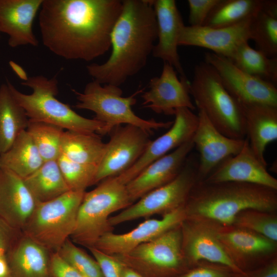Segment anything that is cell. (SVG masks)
I'll return each instance as SVG.
<instances>
[{
  "label": "cell",
  "instance_id": "cell-1",
  "mask_svg": "<svg viewBox=\"0 0 277 277\" xmlns=\"http://www.w3.org/2000/svg\"><path fill=\"white\" fill-rule=\"evenodd\" d=\"M122 6L120 0H43L38 18L43 44L62 58L92 61L111 47Z\"/></svg>",
  "mask_w": 277,
  "mask_h": 277
},
{
  "label": "cell",
  "instance_id": "cell-2",
  "mask_svg": "<svg viewBox=\"0 0 277 277\" xmlns=\"http://www.w3.org/2000/svg\"><path fill=\"white\" fill-rule=\"evenodd\" d=\"M111 35L112 51L104 63L86 67L93 80L117 86L146 66L157 38L152 0H123Z\"/></svg>",
  "mask_w": 277,
  "mask_h": 277
},
{
  "label": "cell",
  "instance_id": "cell-3",
  "mask_svg": "<svg viewBox=\"0 0 277 277\" xmlns=\"http://www.w3.org/2000/svg\"><path fill=\"white\" fill-rule=\"evenodd\" d=\"M276 208L277 190L231 182L210 183L199 181L185 205L186 217L222 226L232 225L236 215L245 210L274 212Z\"/></svg>",
  "mask_w": 277,
  "mask_h": 277
},
{
  "label": "cell",
  "instance_id": "cell-4",
  "mask_svg": "<svg viewBox=\"0 0 277 277\" xmlns=\"http://www.w3.org/2000/svg\"><path fill=\"white\" fill-rule=\"evenodd\" d=\"M6 83L29 120L52 124L67 130L99 135L110 133L105 124L80 115L56 98L58 93L56 76L48 78L37 75L27 77L21 84L31 89L29 94L18 90L7 78Z\"/></svg>",
  "mask_w": 277,
  "mask_h": 277
},
{
  "label": "cell",
  "instance_id": "cell-5",
  "mask_svg": "<svg viewBox=\"0 0 277 277\" xmlns=\"http://www.w3.org/2000/svg\"><path fill=\"white\" fill-rule=\"evenodd\" d=\"M189 92L198 110L221 133L232 138H246L242 105L226 89L211 65L205 62L195 65Z\"/></svg>",
  "mask_w": 277,
  "mask_h": 277
},
{
  "label": "cell",
  "instance_id": "cell-6",
  "mask_svg": "<svg viewBox=\"0 0 277 277\" xmlns=\"http://www.w3.org/2000/svg\"><path fill=\"white\" fill-rule=\"evenodd\" d=\"M89 192H85L79 207L74 229L70 236L76 245L93 247L104 234L112 232L108 222L112 213L133 204L126 184L117 175L105 179Z\"/></svg>",
  "mask_w": 277,
  "mask_h": 277
},
{
  "label": "cell",
  "instance_id": "cell-7",
  "mask_svg": "<svg viewBox=\"0 0 277 277\" xmlns=\"http://www.w3.org/2000/svg\"><path fill=\"white\" fill-rule=\"evenodd\" d=\"M77 102L74 107L93 112L94 119L105 124L110 132L122 125L135 126L148 131L170 128L173 122H157L142 118L133 111L132 107L136 102V96L143 92L138 90L127 97L122 96L119 86L92 81L87 84L83 92L72 89Z\"/></svg>",
  "mask_w": 277,
  "mask_h": 277
},
{
  "label": "cell",
  "instance_id": "cell-8",
  "mask_svg": "<svg viewBox=\"0 0 277 277\" xmlns=\"http://www.w3.org/2000/svg\"><path fill=\"white\" fill-rule=\"evenodd\" d=\"M85 192L69 191L37 203L22 232L50 252H57L74 229Z\"/></svg>",
  "mask_w": 277,
  "mask_h": 277
},
{
  "label": "cell",
  "instance_id": "cell-9",
  "mask_svg": "<svg viewBox=\"0 0 277 277\" xmlns=\"http://www.w3.org/2000/svg\"><path fill=\"white\" fill-rule=\"evenodd\" d=\"M112 256L144 277H177L192 268L183 252L181 225L126 253Z\"/></svg>",
  "mask_w": 277,
  "mask_h": 277
},
{
  "label": "cell",
  "instance_id": "cell-10",
  "mask_svg": "<svg viewBox=\"0 0 277 277\" xmlns=\"http://www.w3.org/2000/svg\"><path fill=\"white\" fill-rule=\"evenodd\" d=\"M198 161L187 158L181 172L172 181L147 193L134 204L110 216L113 227L121 223L154 214L164 216L184 206L193 188L199 181Z\"/></svg>",
  "mask_w": 277,
  "mask_h": 277
},
{
  "label": "cell",
  "instance_id": "cell-11",
  "mask_svg": "<svg viewBox=\"0 0 277 277\" xmlns=\"http://www.w3.org/2000/svg\"><path fill=\"white\" fill-rule=\"evenodd\" d=\"M149 133V131L130 125L114 128L97 167L95 184L131 167L151 141Z\"/></svg>",
  "mask_w": 277,
  "mask_h": 277
},
{
  "label": "cell",
  "instance_id": "cell-12",
  "mask_svg": "<svg viewBox=\"0 0 277 277\" xmlns=\"http://www.w3.org/2000/svg\"><path fill=\"white\" fill-rule=\"evenodd\" d=\"M205 62L218 73L226 89L241 104L277 106L276 86L240 69L228 58L206 52Z\"/></svg>",
  "mask_w": 277,
  "mask_h": 277
},
{
  "label": "cell",
  "instance_id": "cell-13",
  "mask_svg": "<svg viewBox=\"0 0 277 277\" xmlns=\"http://www.w3.org/2000/svg\"><path fill=\"white\" fill-rule=\"evenodd\" d=\"M216 228L218 238L229 257L243 273L276 256V242L262 235L233 225H216Z\"/></svg>",
  "mask_w": 277,
  "mask_h": 277
},
{
  "label": "cell",
  "instance_id": "cell-14",
  "mask_svg": "<svg viewBox=\"0 0 277 277\" xmlns=\"http://www.w3.org/2000/svg\"><path fill=\"white\" fill-rule=\"evenodd\" d=\"M181 227L183 252L191 267L200 262H207L227 266L237 273H244L226 252L218 238L215 224L186 217Z\"/></svg>",
  "mask_w": 277,
  "mask_h": 277
},
{
  "label": "cell",
  "instance_id": "cell-15",
  "mask_svg": "<svg viewBox=\"0 0 277 277\" xmlns=\"http://www.w3.org/2000/svg\"><path fill=\"white\" fill-rule=\"evenodd\" d=\"M174 115L175 119L170 129L151 141L131 167L117 175L125 184H127L150 164L192 138L198 124L197 115L188 108H180Z\"/></svg>",
  "mask_w": 277,
  "mask_h": 277
},
{
  "label": "cell",
  "instance_id": "cell-16",
  "mask_svg": "<svg viewBox=\"0 0 277 277\" xmlns=\"http://www.w3.org/2000/svg\"><path fill=\"white\" fill-rule=\"evenodd\" d=\"M198 111V124L192 141L199 153L197 173L199 181H202L224 161L238 154L245 138L234 139L224 135L202 111Z\"/></svg>",
  "mask_w": 277,
  "mask_h": 277
},
{
  "label": "cell",
  "instance_id": "cell-17",
  "mask_svg": "<svg viewBox=\"0 0 277 277\" xmlns=\"http://www.w3.org/2000/svg\"><path fill=\"white\" fill-rule=\"evenodd\" d=\"M190 82L186 76L179 79L175 69L164 62L161 75L152 78L149 90L142 96L143 105L155 113L174 115L176 109L187 108L195 109L190 98Z\"/></svg>",
  "mask_w": 277,
  "mask_h": 277
},
{
  "label": "cell",
  "instance_id": "cell-18",
  "mask_svg": "<svg viewBox=\"0 0 277 277\" xmlns=\"http://www.w3.org/2000/svg\"><path fill=\"white\" fill-rule=\"evenodd\" d=\"M186 218L184 205L161 219L146 220L128 232H107L100 238L93 247L111 255L124 254L180 225Z\"/></svg>",
  "mask_w": 277,
  "mask_h": 277
},
{
  "label": "cell",
  "instance_id": "cell-19",
  "mask_svg": "<svg viewBox=\"0 0 277 277\" xmlns=\"http://www.w3.org/2000/svg\"><path fill=\"white\" fill-rule=\"evenodd\" d=\"M252 151L247 137L241 150L221 163L205 180L207 183L239 182L277 190V180Z\"/></svg>",
  "mask_w": 277,
  "mask_h": 277
},
{
  "label": "cell",
  "instance_id": "cell-20",
  "mask_svg": "<svg viewBox=\"0 0 277 277\" xmlns=\"http://www.w3.org/2000/svg\"><path fill=\"white\" fill-rule=\"evenodd\" d=\"M251 18L225 28L184 26L180 33L178 45L206 48L229 58L241 44L250 39Z\"/></svg>",
  "mask_w": 277,
  "mask_h": 277
},
{
  "label": "cell",
  "instance_id": "cell-21",
  "mask_svg": "<svg viewBox=\"0 0 277 277\" xmlns=\"http://www.w3.org/2000/svg\"><path fill=\"white\" fill-rule=\"evenodd\" d=\"M193 148L192 138L150 164L130 181L126 187L132 203L174 179Z\"/></svg>",
  "mask_w": 277,
  "mask_h": 277
},
{
  "label": "cell",
  "instance_id": "cell-22",
  "mask_svg": "<svg viewBox=\"0 0 277 277\" xmlns=\"http://www.w3.org/2000/svg\"><path fill=\"white\" fill-rule=\"evenodd\" d=\"M157 26V42L152 54L171 65L180 74H185L177 52L181 31L185 26L174 0H152Z\"/></svg>",
  "mask_w": 277,
  "mask_h": 277
},
{
  "label": "cell",
  "instance_id": "cell-23",
  "mask_svg": "<svg viewBox=\"0 0 277 277\" xmlns=\"http://www.w3.org/2000/svg\"><path fill=\"white\" fill-rule=\"evenodd\" d=\"M43 0H0V33L8 36L12 48L37 46L32 24Z\"/></svg>",
  "mask_w": 277,
  "mask_h": 277
},
{
  "label": "cell",
  "instance_id": "cell-24",
  "mask_svg": "<svg viewBox=\"0 0 277 277\" xmlns=\"http://www.w3.org/2000/svg\"><path fill=\"white\" fill-rule=\"evenodd\" d=\"M36 201L23 179L0 167V216L12 227L21 230L32 213Z\"/></svg>",
  "mask_w": 277,
  "mask_h": 277
},
{
  "label": "cell",
  "instance_id": "cell-25",
  "mask_svg": "<svg viewBox=\"0 0 277 277\" xmlns=\"http://www.w3.org/2000/svg\"><path fill=\"white\" fill-rule=\"evenodd\" d=\"M52 253L23 233L6 252L11 277H52Z\"/></svg>",
  "mask_w": 277,
  "mask_h": 277
},
{
  "label": "cell",
  "instance_id": "cell-26",
  "mask_svg": "<svg viewBox=\"0 0 277 277\" xmlns=\"http://www.w3.org/2000/svg\"><path fill=\"white\" fill-rule=\"evenodd\" d=\"M241 105L246 137L257 157L267 164L264 157L266 147L277 139V106L263 104Z\"/></svg>",
  "mask_w": 277,
  "mask_h": 277
},
{
  "label": "cell",
  "instance_id": "cell-27",
  "mask_svg": "<svg viewBox=\"0 0 277 277\" xmlns=\"http://www.w3.org/2000/svg\"><path fill=\"white\" fill-rule=\"evenodd\" d=\"M44 162L26 130L21 132L11 147L0 154V167L11 170L22 179L35 172Z\"/></svg>",
  "mask_w": 277,
  "mask_h": 277
},
{
  "label": "cell",
  "instance_id": "cell-28",
  "mask_svg": "<svg viewBox=\"0 0 277 277\" xmlns=\"http://www.w3.org/2000/svg\"><path fill=\"white\" fill-rule=\"evenodd\" d=\"M105 146L97 133L67 130L62 138L61 154L73 162L98 167Z\"/></svg>",
  "mask_w": 277,
  "mask_h": 277
},
{
  "label": "cell",
  "instance_id": "cell-29",
  "mask_svg": "<svg viewBox=\"0 0 277 277\" xmlns=\"http://www.w3.org/2000/svg\"><path fill=\"white\" fill-rule=\"evenodd\" d=\"M29 122L24 109L17 103L6 84L0 86V154L6 152Z\"/></svg>",
  "mask_w": 277,
  "mask_h": 277
},
{
  "label": "cell",
  "instance_id": "cell-30",
  "mask_svg": "<svg viewBox=\"0 0 277 277\" xmlns=\"http://www.w3.org/2000/svg\"><path fill=\"white\" fill-rule=\"evenodd\" d=\"M23 180L37 203L50 201L70 191L57 160L44 162L37 170Z\"/></svg>",
  "mask_w": 277,
  "mask_h": 277
},
{
  "label": "cell",
  "instance_id": "cell-31",
  "mask_svg": "<svg viewBox=\"0 0 277 277\" xmlns=\"http://www.w3.org/2000/svg\"><path fill=\"white\" fill-rule=\"evenodd\" d=\"M249 33L257 50L267 57H277L276 0H266L263 8L251 18Z\"/></svg>",
  "mask_w": 277,
  "mask_h": 277
},
{
  "label": "cell",
  "instance_id": "cell-32",
  "mask_svg": "<svg viewBox=\"0 0 277 277\" xmlns=\"http://www.w3.org/2000/svg\"><path fill=\"white\" fill-rule=\"evenodd\" d=\"M266 0H219L203 26L214 28L231 26L255 15Z\"/></svg>",
  "mask_w": 277,
  "mask_h": 277
},
{
  "label": "cell",
  "instance_id": "cell-33",
  "mask_svg": "<svg viewBox=\"0 0 277 277\" xmlns=\"http://www.w3.org/2000/svg\"><path fill=\"white\" fill-rule=\"evenodd\" d=\"M228 59L244 72L276 86L277 57H267L248 42L241 44Z\"/></svg>",
  "mask_w": 277,
  "mask_h": 277
},
{
  "label": "cell",
  "instance_id": "cell-34",
  "mask_svg": "<svg viewBox=\"0 0 277 277\" xmlns=\"http://www.w3.org/2000/svg\"><path fill=\"white\" fill-rule=\"evenodd\" d=\"M26 131L44 162L57 160L61 154L64 129L52 124L29 119Z\"/></svg>",
  "mask_w": 277,
  "mask_h": 277
},
{
  "label": "cell",
  "instance_id": "cell-35",
  "mask_svg": "<svg viewBox=\"0 0 277 277\" xmlns=\"http://www.w3.org/2000/svg\"><path fill=\"white\" fill-rule=\"evenodd\" d=\"M274 213L245 210L236 215L232 225L250 230L277 242V216Z\"/></svg>",
  "mask_w": 277,
  "mask_h": 277
},
{
  "label": "cell",
  "instance_id": "cell-36",
  "mask_svg": "<svg viewBox=\"0 0 277 277\" xmlns=\"http://www.w3.org/2000/svg\"><path fill=\"white\" fill-rule=\"evenodd\" d=\"M57 161L70 191H85L87 187L95 184L97 167L73 162L62 154Z\"/></svg>",
  "mask_w": 277,
  "mask_h": 277
},
{
  "label": "cell",
  "instance_id": "cell-37",
  "mask_svg": "<svg viewBox=\"0 0 277 277\" xmlns=\"http://www.w3.org/2000/svg\"><path fill=\"white\" fill-rule=\"evenodd\" d=\"M57 253L85 277H104L95 259L77 246L70 238L65 242Z\"/></svg>",
  "mask_w": 277,
  "mask_h": 277
},
{
  "label": "cell",
  "instance_id": "cell-38",
  "mask_svg": "<svg viewBox=\"0 0 277 277\" xmlns=\"http://www.w3.org/2000/svg\"><path fill=\"white\" fill-rule=\"evenodd\" d=\"M240 274L222 265L201 262L177 277H239Z\"/></svg>",
  "mask_w": 277,
  "mask_h": 277
},
{
  "label": "cell",
  "instance_id": "cell-39",
  "mask_svg": "<svg viewBox=\"0 0 277 277\" xmlns=\"http://www.w3.org/2000/svg\"><path fill=\"white\" fill-rule=\"evenodd\" d=\"M219 0H188V22L191 26H202Z\"/></svg>",
  "mask_w": 277,
  "mask_h": 277
},
{
  "label": "cell",
  "instance_id": "cell-40",
  "mask_svg": "<svg viewBox=\"0 0 277 277\" xmlns=\"http://www.w3.org/2000/svg\"><path fill=\"white\" fill-rule=\"evenodd\" d=\"M88 249L98 263L104 277H121L122 263L112 255L107 254L94 247Z\"/></svg>",
  "mask_w": 277,
  "mask_h": 277
},
{
  "label": "cell",
  "instance_id": "cell-41",
  "mask_svg": "<svg viewBox=\"0 0 277 277\" xmlns=\"http://www.w3.org/2000/svg\"><path fill=\"white\" fill-rule=\"evenodd\" d=\"M51 271L52 277H85L57 252L51 254Z\"/></svg>",
  "mask_w": 277,
  "mask_h": 277
},
{
  "label": "cell",
  "instance_id": "cell-42",
  "mask_svg": "<svg viewBox=\"0 0 277 277\" xmlns=\"http://www.w3.org/2000/svg\"><path fill=\"white\" fill-rule=\"evenodd\" d=\"M21 230L11 226L0 216V249L6 252L10 249L22 235Z\"/></svg>",
  "mask_w": 277,
  "mask_h": 277
},
{
  "label": "cell",
  "instance_id": "cell-43",
  "mask_svg": "<svg viewBox=\"0 0 277 277\" xmlns=\"http://www.w3.org/2000/svg\"><path fill=\"white\" fill-rule=\"evenodd\" d=\"M240 277H277V258L253 270L241 274Z\"/></svg>",
  "mask_w": 277,
  "mask_h": 277
},
{
  "label": "cell",
  "instance_id": "cell-44",
  "mask_svg": "<svg viewBox=\"0 0 277 277\" xmlns=\"http://www.w3.org/2000/svg\"><path fill=\"white\" fill-rule=\"evenodd\" d=\"M0 277H11L6 256V252L0 249Z\"/></svg>",
  "mask_w": 277,
  "mask_h": 277
},
{
  "label": "cell",
  "instance_id": "cell-45",
  "mask_svg": "<svg viewBox=\"0 0 277 277\" xmlns=\"http://www.w3.org/2000/svg\"><path fill=\"white\" fill-rule=\"evenodd\" d=\"M121 277H144L133 269L123 265Z\"/></svg>",
  "mask_w": 277,
  "mask_h": 277
},
{
  "label": "cell",
  "instance_id": "cell-46",
  "mask_svg": "<svg viewBox=\"0 0 277 277\" xmlns=\"http://www.w3.org/2000/svg\"></svg>",
  "mask_w": 277,
  "mask_h": 277
}]
</instances>
